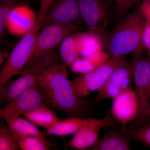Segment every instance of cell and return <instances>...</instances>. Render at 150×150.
Returning <instances> with one entry per match:
<instances>
[{
  "label": "cell",
  "mask_w": 150,
  "mask_h": 150,
  "mask_svg": "<svg viewBox=\"0 0 150 150\" xmlns=\"http://www.w3.org/2000/svg\"><path fill=\"white\" fill-rule=\"evenodd\" d=\"M138 0H117L116 2L121 8L127 9L131 8Z\"/></svg>",
  "instance_id": "f1b7e54d"
},
{
  "label": "cell",
  "mask_w": 150,
  "mask_h": 150,
  "mask_svg": "<svg viewBox=\"0 0 150 150\" xmlns=\"http://www.w3.org/2000/svg\"><path fill=\"white\" fill-rule=\"evenodd\" d=\"M87 118H69L60 121L56 125L48 129L47 135L63 137L74 134L82 127Z\"/></svg>",
  "instance_id": "d6986e66"
},
{
  "label": "cell",
  "mask_w": 150,
  "mask_h": 150,
  "mask_svg": "<svg viewBox=\"0 0 150 150\" xmlns=\"http://www.w3.org/2000/svg\"><path fill=\"white\" fill-rule=\"evenodd\" d=\"M54 1V0H40L35 25L39 24L43 20Z\"/></svg>",
  "instance_id": "4316f807"
},
{
  "label": "cell",
  "mask_w": 150,
  "mask_h": 150,
  "mask_svg": "<svg viewBox=\"0 0 150 150\" xmlns=\"http://www.w3.org/2000/svg\"><path fill=\"white\" fill-rule=\"evenodd\" d=\"M145 22L140 6L121 20L108 38V52L110 57H124L130 53L143 51L142 37Z\"/></svg>",
  "instance_id": "7a4b0ae2"
},
{
  "label": "cell",
  "mask_w": 150,
  "mask_h": 150,
  "mask_svg": "<svg viewBox=\"0 0 150 150\" xmlns=\"http://www.w3.org/2000/svg\"><path fill=\"white\" fill-rule=\"evenodd\" d=\"M81 32H76L70 34L61 43L59 54L64 64L69 67L79 57V40Z\"/></svg>",
  "instance_id": "2e32d148"
},
{
  "label": "cell",
  "mask_w": 150,
  "mask_h": 150,
  "mask_svg": "<svg viewBox=\"0 0 150 150\" xmlns=\"http://www.w3.org/2000/svg\"><path fill=\"white\" fill-rule=\"evenodd\" d=\"M81 18L89 31L98 33L110 21L111 12L104 0H78Z\"/></svg>",
  "instance_id": "ba28073f"
},
{
  "label": "cell",
  "mask_w": 150,
  "mask_h": 150,
  "mask_svg": "<svg viewBox=\"0 0 150 150\" xmlns=\"http://www.w3.org/2000/svg\"><path fill=\"white\" fill-rule=\"evenodd\" d=\"M132 67L131 63L126 62L119 65L113 71L108 79L118 84L122 90L132 88Z\"/></svg>",
  "instance_id": "ffe728a7"
},
{
  "label": "cell",
  "mask_w": 150,
  "mask_h": 150,
  "mask_svg": "<svg viewBox=\"0 0 150 150\" xmlns=\"http://www.w3.org/2000/svg\"><path fill=\"white\" fill-rule=\"evenodd\" d=\"M67 67L61 63L51 65L38 78V83L45 94L46 105L64 112L69 118H88L93 104L75 95Z\"/></svg>",
  "instance_id": "6da1fadb"
},
{
  "label": "cell",
  "mask_w": 150,
  "mask_h": 150,
  "mask_svg": "<svg viewBox=\"0 0 150 150\" xmlns=\"http://www.w3.org/2000/svg\"><path fill=\"white\" fill-rule=\"evenodd\" d=\"M139 103L133 88L122 91L113 99L110 113L121 125V130L126 129L129 123L134 121L139 115Z\"/></svg>",
  "instance_id": "9c48e42d"
},
{
  "label": "cell",
  "mask_w": 150,
  "mask_h": 150,
  "mask_svg": "<svg viewBox=\"0 0 150 150\" xmlns=\"http://www.w3.org/2000/svg\"><path fill=\"white\" fill-rule=\"evenodd\" d=\"M123 91L121 86L115 82L108 79L98 90L96 97V102L108 99H113Z\"/></svg>",
  "instance_id": "484cf974"
},
{
  "label": "cell",
  "mask_w": 150,
  "mask_h": 150,
  "mask_svg": "<svg viewBox=\"0 0 150 150\" xmlns=\"http://www.w3.org/2000/svg\"><path fill=\"white\" fill-rule=\"evenodd\" d=\"M82 28L80 21L68 23H55L43 27L38 33L33 54L23 72L27 71L43 56L54 50L67 36L78 32Z\"/></svg>",
  "instance_id": "8992f818"
},
{
  "label": "cell",
  "mask_w": 150,
  "mask_h": 150,
  "mask_svg": "<svg viewBox=\"0 0 150 150\" xmlns=\"http://www.w3.org/2000/svg\"><path fill=\"white\" fill-rule=\"evenodd\" d=\"M149 107L150 108V93H149Z\"/></svg>",
  "instance_id": "1f68e13d"
},
{
  "label": "cell",
  "mask_w": 150,
  "mask_h": 150,
  "mask_svg": "<svg viewBox=\"0 0 150 150\" xmlns=\"http://www.w3.org/2000/svg\"><path fill=\"white\" fill-rule=\"evenodd\" d=\"M131 141L122 130L110 129L108 130L103 137L89 150H131Z\"/></svg>",
  "instance_id": "4fadbf2b"
},
{
  "label": "cell",
  "mask_w": 150,
  "mask_h": 150,
  "mask_svg": "<svg viewBox=\"0 0 150 150\" xmlns=\"http://www.w3.org/2000/svg\"><path fill=\"white\" fill-rule=\"evenodd\" d=\"M81 21L82 20L78 0H54L45 18L38 24L43 28L48 25Z\"/></svg>",
  "instance_id": "8fae6325"
},
{
  "label": "cell",
  "mask_w": 150,
  "mask_h": 150,
  "mask_svg": "<svg viewBox=\"0 0 150 150\" xmlns=\"http://www.w3.org/2000/svg\"><path fill=\"white\" fill-rule=\"evenodd\" d=\"M13 134L22 150H48L51 149V146L37 137L15 132Z\"/></svg>",
  "instance_id": "7402d4cb"
},
{
  "label": "cell",
  "mask_w": 150,
  "mask_h": 150,
  "mask_svg": "<svg viewBox=\"0 0 150 150\" xmlns=\"http://www.w3.org/2000/svg\"><path fill=\"white\" fill-rule=\"evenodd\" d=\"M79 47L81 58H86L103 50L102 42L98 34L91 31L81 32Z\"/></svg>",
  "instance_id": "ac0fdd59"
},
{
  "label": "cell",
  "mask_w": 150,
  "mask_h": 150,
  "mask_svg": "<svg viewBox=\"0 0 150 150\" xmlns=\"http://www.w3.org/2000/svg\"><path fill=\"white\" fill-rule=\"evenodd\" d=\"M110 57L108 52L102 50L86 58L79 57L69 68L73 72L77 74L91 72L105 64Z\"/></svg>",
  "instance_id": "9a60e30c"
},
{
  "label": "cell",
  "mask_w": 150,
  "mask_h": 150,
  "mask_svg": "<svg viewBox=\"0 0 150 150\" xmlns=\"http://www.w3.org/2000/svg\"><path fill=\"white\" fill-rule=\"evenodd\" d=\"M22 0H0V37L2 41L6 36L7 22L11 11L20 4Z\"/></svg>",
  "instance_id": "44dd1931"
},
{
  "label": "cell",
  "mask_w": 150,
  "mask_h": 150,
  "mask_svg": "<svg viewBox=\"0 0 150 150\" xmlns=\"http://www.w3.org/2000/svg\"><path fill=\"white\" fill-rule=\"evenodd\" d=\"M4 121L2 119L0 124V150H18L19 145L13 132Z\"/></svg>",
  "instance_id": "cb8c5ba5"
},
{
  "label": "cell",
  "mask_w": 150,
  "mask_h": 150,
  "mask_svg": "<svg viewBox=\"0 0 150 150\" xmlns=\"http://www.w3.org/2000/svg\"><path fill=\"white\" fill-rule=\"evenodd\" d=\"M60 56L55 50L39 59L21 76L9 80L0 89V103L6 105L23 92L36 83L44 70L51 65L59 64Z\"/></svg>",
  "instance_id": "5b68a950"
},
{
  "label": "cell",
  "mask_w": 150,
  "mask_h": 150,
  "mask_svg": "<svg viewBox=\"0 0 150 150\" xmlns=\"http://www.w3.org/2000/svg\"><path fill=\"white\" fill-rule=\"evenodd\" d=\"M143 2L150 7V0H143Z\"/></svg>",
  "instance_id": "4dcf8cb0"
},
{
  "label": "cell",
  "mask_w": 150,
  "mask_h": 150,
  "mask_svg": "<svg viewBox=\"0 0 150 150\" xmlns=\"http://www.w3.org/2000/svg\"><path fill=\"white\" fill-rule=\"evenodd\" d=\"M9 53L5 50H1L0 52V65L2 66L8 57Z\"/></svg>",
  "instance_id": "f546056e"
},
{
  "label": "cell",
  "mask_w": 150,
  "mask_h": 150,
  "mask_svg": "<svg viewBox=\"0 0 150 150\" xmlns=\"http://www.w3.org/2000/svg\"><path fill=\"white\" fill-rule=\"evenodd\" d=\"M24 116L34 124L47 129L52 128L60 121L56 112L46 104L25 113Z\"/></svg>",
  "instance_id": "e0dca14e"
},
{
  "label": "cell",
  "mask_w": 150,
  "mask_h": 150,
  "mask_svg": "<svg viewBox=\"0 0 150 150\" xmlns=\"http://www.w3.org/2000/svg\"><path fill=\"white\" fill-rule=\"evenodd\" d=\"M92 74V72L81 74L74 79L70 81L73 92L77 97L83 98L90 94L88 83L91 79Z\"/></svg>",
  "instance_id": "d4e9b609"
},
{
  "label": "cell",
  "mask_w": 150,
  "mask_h": 150,
  "mask_svg": "<svg viewBox=\"0 0 150 150\" xmlns=\"http://www.w3.org/2000/svg\"><path fill=\"white\" fill-rule=\"evenodd\" d=\"M142 41L144 49L147 50L148 54H150V19H146Z\"/></svg>",
  "instance_id": "83f0119b"
},
{
  "label": "cell",
  "mask_w": 150,
  "mask_h": 150,
  "mask_svg": "<svg viewBox=\"0 0 150 150\" xmlns=\"http://www.w3.org/2000/svg\"><path fill=\"white\" fill-rule=\"evenodd\" d=\"M126 62L124 57L111 58L104 64L93 71L92 77L88 83V88L90 93L98 90L109 79L115 68Z\"/></svg>",
  "instance_id": "5bb4252c"
},
{
  "label": "cell",
  "mask_w": 150,
  "mask_h": 150,
  "mask_svg": "<svg viewBox=\"0 0 150 150\" xmlns=\"http://www.w3.org/2000/svg\"><path fill=\"white\" fill-rule=\"evenodd\" d=\"M117 122L110 112L101 119L88 117L86 123L74 134L67 146L76 149L89 150L99 140L100 131L102 128L113 127Z\"/></svg>",
  "instance_id": "52a82bcc"
},
{
  "label": "cell",
  "mask_w": 150,
  "mask_h": 150,
  "mask_svg": "<svg viewBox=\"0 0 150 150\" xmlns=\"http://www.w3.org/2000/svg\"><path fill=\"white\" fill-rule=\"evenodd\" d=\"M122 131L131 141H136L150 148V121L139 127L126 128Z\"/></svg>",
  "instance_id": "603a6c76"
},
{
  "label": "cell",
  "mask_w": 150,
  "mask_h": 150,
  "mask_svg": "<svg viewBox=\"0 0 150 150\" xmlns=\"http://www.w3.org/2000/svg\"><path fill=\"white\" fill-rule=\"evenodd\" d=\"M114 1H116H116H117V0H114Z\"/></svg>",
  "instance_id": "836d02e7"
},
{
  "label": "cell",
  "mask_w": 150,
  "mask_h": 150,
  "mask_svg": "<svg viewBox=\"0 0 150 150\" xmlns=\"http://www.w3.org/2000/svg\"><path fill=\"white\" fill-rule=\"evenodd\" d=\"M43 104L46 105L45 94L37 81L5 105L3 109L9 114L21 116Z\"/></svg>",
  "instance_id": "30bf717a"
},
{
  "label": "cell",
  "mask_w": 150,
  "mask_h": 150,
  "mask_svg": "<svg viewBox=\"0 0 150 150\" xmlns=\"http://www.w3.org/2000/svg\"><path fill=\"white\" fill-rule=\"evenodd\" d=\"M133 54L131 64L134 90L139 103V111L138 117L133 121L134 125L131 128L139 127L150 121V59L144 55L143 51H136Z\"/></svg>",
  "instance_id": "3957f363"
},
{
  "label": "cell",
  "mask_w": 150,
  "mask_h": 150,
  "mask_svg": "<svg viewBox=\"0 0 150 150\" xmlns=\"http://www.w3.org/2000/svg\"><path fill=\"white\" fill-rule=\"evenodd\" d=\"M147 57H148V58H149V59H150V54H148Z\"/></svg>",
  "instance_id": "d6a6232c"
},
{
  "label": "cell",
  "mask_w": 150,
  "mask_h": 150,
  "mask_svg": "<svg viewBox=\"0 0 150 150\" xmlns=\"http://www.w3.org/2000/svg\"><path fill=\"white\" fill-rule=\"evenodd\" d=\"M0 117L4 120L13 132L33 136L39 138L50 146L51 144L45 134L39 130L31 121L22 118L20 115H12L0 109Z\"/></svg>",
  "instance_id": "7c38bea8"
},
{
  "label": "cell",
  "mask_w": 150,
  "mask_h": 150,
  "mask_svg": "<svg viewBox=\"0 0 150 150\" xmlns=\"http://www.w3.org/2000/svg\"><path fill=\"white\" fill-rule=\"evenodd\" d=\"M41 29L39 25H35L31 30L25 34L9 54L2 65L0 71V89L12 78L23 74L25 68L33 54L36 38Z\"/></svg>",
  "instance_id": "277c9868"
}]
</instances>
